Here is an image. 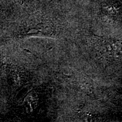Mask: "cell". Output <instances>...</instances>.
Instances as JSON below:
<instances>
[{
  "label": "cell",
  "instance_id": "cell-2",
  "mask_svg": "<svg viewBox=\"0 0 122 122\" xmlns=\"http://www.w3.org/2000/svg\"><path fill=\"white\" fill-rule=\"evenodd\" d=\"M24 35H38L51 36L56 34L55 28L50 23H42L37 25L36 27H30L24 33Z\"/></svg>",
  "mask_w": 122,
  "mask_h": 122
},
{
  "label": "cell",
  "instance_id": "cell-1",
  "mask_svg": "<svg viewBox=\"0 0 122 122\" xmlns=\"http://www.w3.org/2000/svg\"><path fill=\"white\" fill-rule=\"evenodd\" d=\"M94 50L106 62H122V41L96 36L92 37Z\"/></svg>",
  "mask_w": 122,
  "mask_h": 122
}]
</instances>
